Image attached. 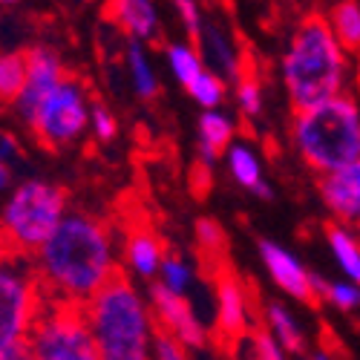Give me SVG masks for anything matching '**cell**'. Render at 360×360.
I'll return each mask as SVG.
<instances>
[{
  "label": "cell",
  "mask_w": 360,
  "mask_h": 360,
  "mask_svg": "<svg viewBox=\"0 0 360 360\" xmlns=\"http://www.w3.org/2000/svg\"><path fill=\"white\" fill-rule=\"evenodd\" d=\"M89 124H93V133L98 141H112L115 133H118V124H115V118L107 107L101 104H93V110H89Z\"/></svg>",
  "instance_id": "4dcf8cb0"
},
{
  "label": "cell",
  "mask_w": 360,
  "mask_h": 360,
  "mask_svg": "<svg viewBox=\"0 0 360 360\" xmlns=\"http://www.w3.org/2000/svg\"><path fill=\"white\" fill-rule=\"evenodd\" d=\"M153 360H191V357H188L185 346H179L173 338L156 332V338H153Z\"/></svg>",
  "instance_id": "d6a6232c"
},
{
  "label": "cell",
  "mask_w": 360,
  "mask_h": 360,
  "mask_svg": "<svg viewBox=\"0 0 360 360\" xmlns=\"http://www.w3.org/2000/svg\"><path fill=\"white\" fill-rule=\"evenodd\" d=\"M283 81L294 112L320 107L343 93L346 52L320 12L306 15L294 29L283 55Z\"/></svg>",
  "instance_id": "7a4b0ae2"
},
{
  "label": "cell",
  "mask_w": 360,
  "mask_h": 360,
  "mask_svg": "<svg viewBox=\"0 0 360 360\" xmlns=\"http://www.w3.org/2000/svg\"><path fill=\"white\" fill-rule=\"evenodd\" d=\"M328 26L346 55H360V4L354 0L335 4L328 12Z\"/></svg>",
  "instance_id": "d6986e66"
},
{
  "label": "cell",
  "mask_w": 360,
  "mask_h": 360,
  "mask_svg": "<svg viewBox=\"0 0 360 360\" xmlns=\"http://www.w3.org/2000/svg\"><path fill=\"white\" fill-rule=\"evenodd\" d=\"M35 257L41 285L61 294V303L78 306H86L118 268L107 222L81 211L67 214Z\"/></svg>",
  "instance_id": "6da1fadb"
},
{
  "label": "cell",
  "mask_w": 360,
  "mask_h": 360,
  "mask_svg": "<svg viewBox=\"0 0 360 360\" xmlns=\"http://www.w3.org/2000/svg\"><path fill=\"white\" fill-rule=\"evenodd\" d=\"M67 217V191L41 179L18 185L0 214V245L38 254Z\"/></svg>",
  "instance_id": "5b68a950"
},
{
  "label": "cell",
  "mask_w": 360,
  "mask_h": 360,
  "mask_svg": "<svg viewBox=\"0 0 360 360\" xmlns=\"http://www.w3.org/2000/svg\"><path fill=\"white\" fill-rule=\"evenodd\" d=\"M127 70H130V78H133V86H136V96L150 101L159 96V78L153 72V64H150V58L144 52V46L139 41H130L127 44Z\"/></svg>",
  "instance_id": "7402d4cb"
},
{
  "label": "cell",
  "mask_w": 360,
  "mask_h": 360,
  "mask_svg": "<svg viewBox=\"0 0 360 360\" xmlns=\"http://www.w3.org/2000/svg\"><path fill=\"white\" fill-rule=\"evenodd\" d=\"M323 300L335 303L340 311H354V309H360V285H354V283H332V280H328V288H326Z\"/></svg>",
  "instance_id": "f1b7e54d"
},
{
  "label": "cell",
  "mask_w": 360,
  "mask_h": 360,
  "mask_svg": "<svg viewBox=\"0 0 360 360\" xmlns=\"http://www.w3.org/2000/svg\"><path fill=\"white\" fill-rule=\"evenodd\" d=\"M0 360H35V357H32V346H29V340H20V343L0 349Z\"/></svg>",
  "instance_id": "e575fe53"
},
{
  "label": "cell",
  "mask_w": 360,
  "mask_h": 360,
  "mask_svg": "<svg viewBox=\"0 0 360 360\" xmlns=\"http://www.w3.org/2000/svg\"><path fill=\"white\" fill-rule=\"evenodd\" d=\"M257 248H259V259L265 265L268 277L274 280V285L280 291H285L291 300L306 303V306H317L320 303V297L314 294V285H311V271L288 248L271 243V239H259Z\"/></svg>",
  "instance_id": "8fae6325"
},
{
  "label": "cell",
  "mask_w": 360,
  "mask_h": 360,
  "mask_svg": "<svg viewBox=\"0 0 360 360\" xmlns=\"http://www.w3.org/2000/svg\"><path fill=\"white\" fill-rule=\"evenodd\" d=\"M311 360H335V357H332V354H328V352H317V354H314Z\"/></svg>",
  "instance_id": "8d00e7d4"
},
{
  "label": "cell",
  "mask_w": 360,
  "mask_h": 360,
  "mask_svg": "<svg viewBox=\"0 0 360 360\" xmlns=\"http://www.w3.org/2000/svg\"><path fill=\"white\" fill-rule=\"evenodd\" d=\"M354 78H357V89H360V55H357V75Z\"/></svg>",
  "instance_id": "74e56055"
},
{
  "label": "cell",
  "mask_w": 360,
  "mask_h": 360,
  "mask_svg": "<svg viewBox=\"0 0 360 360\" xmlns=\"http://www.w3.org/2000/svg\"><path fill=\"white\" fill-rule=\"evenodd\" d=\"M188 93L193 96V101L199 104V107H205V112H211V110H217L219 107V101L225 98V81L217 75V72H202L196 81H193V86L188 89Z\"/></svg>",
  "instance_id": "4316f807"
},
{
  "label": "cell",
  "mask_w": 360,
  "mask_h": 360,
  "mask_svg": "<svg viewBox=\"0 0 360 360\" xmlns=\"http://www.w3.org/2000/svg\"><path fill=\"white\" fill-rule=\"evenodd\" d=\"M225 156H228V170H231L233 182H236L239 188L257 193V196L265 199V202L274 199V191H271V185L265 182L262 167H259V159L254 156L251 147H245V144H231V150H228Z\"/></svg>",
  "instance_id": "ac0fdd59"
},
{
  "label": "cell",
  "mask_w": 360,
  "mask_h": 360,
  "mask_svg": "<svg viewBox=\"0 0 360 360\" xmlns=\"http://www.w3.org/2000/svg\"><path fill=\"white\" fill-rule=\"evenodd\" d=\"M199 46L205 49V58H207V61H211V64L219 70V78H222V81H231V84H239V81H243V67H239V55H236L233 44L228 41V35L222 32L219 26L205 23V26H202Z\"/></svg>",
  "instance_id": "e0dca14e"
},
{
  "label": "cell",
  "mask_w": 360,
  "mask_h": 360,
  "mask_svg": "<svg viewBox=\"0 0 360 360\" xmlns=\"http://www.w3.org/2000/svg\"><path fill=\"white\" fill-rule=\"evenodd\" d=\"M150 314H153L156 332L173 338L185 349H202L205 346V328L199 317L193 314L185 297L167 291L162 283L150 285Z\"/></svg>",
  "instance_id": "30bf717a"
},
{
  "label": "cell",
  "mask_w": 360,
  "mask_h": 360,
  "mask_svg": "<svg viewBox=\"0 0 360 360\" xmlns=\"http://www.w3.org/2000/svg\"><path fill=\"white\" fill-rule=\"evenodd\" d=\"M196 245H199V251L214 262V268L217 265H225V254H228V236H225V231H222V225L217 222V219H207V217H202L199 222H196Z\"/></svg>",
  "instance_id": "484cf974"
},
{
  "label": "cell",
  "mask_w": 360,
  "mask_h": 360,
  "mask_svg": "<svg viewBox=\"0 0 360 360\" xmlns=\"http://www.w3.org/2000/svg\"><path fill=\"white\" fill-rule=\"evenodd\" d=\"M29 346L35 360H101L86 323V309L78 303H58L41 314L29 335Z\"/></svg>",
  "instance_id": "8992f818"
},
{
  "label": "cell",
  "mask_w": 360,
  "mask_h": 360,
  "mask_svg": "<svg viewBox=\"0 0 360 360\" xmlns=\"http://www.w3.org/2000/svg\"><path fill=\"white\" fill-rule=\"evenodd\" d=\"M64 81H67V72H64V64L55 49H49V46L26 49V84H23L20 98L15 101V115L29 130L35 127L41 107L49 101V96Z\"/></svg>",
  "instance_id": "9c48e42d"
},
{
  "label": "cell",
  "mask_w": 360,
  "mask_h": 360,
  "mask_svg": "<svg viewBox=\"0 0 360 360\" xmlns=\"http://www.w3.org/2000/svg\"><path fill=\"white\" fill-rule=\"evenodd\" d=\"M236 98H239V110L245 115H259L262 110V89L257 84V78L243 75V81L236 84Z\"/></svg>",
  "instance_id": "f546056e"
},
{
  "label": "cell",
  "mask_w": 360,
  "mask_h": 360,
  "mask_svg": "<svg viewBox=\"0 0 360 360\" xmlns=\"http://www.w3.org/2000/svg\"><path fill=\"white\" fill-rule=\"evenodd\" d=\"M231 360H285L283 346L271 338V332H248L233 343Z\"/></svg>",
  "instance_id": "d4e9b609"
},
{
  "label": "cell",
  "mask_w": 360,
  "mask_h": 360,
  "mask_svg": "<svg viewBox=\"0 0 360 360\" xmlns=\"http://www.w3.org/2000/svg\"><path fill=\"white\" fill-rule=\"evenodd\" d=\"M107 18L130 35V41H150L159 32V12L147 0H118L107 6Z\"/></svg>",
  "instance_id": "5bb4252c"
},
{
  "label": "cell",
  "mask_w": 360,
  "mask_h": 360,
  "mask_svg": "<svg viewBox=\"0 0 360 360\" xmlns=\"http://www.w3.org/2000/svg\"><path fill=\"white\" fill-rule=\"evenodd\" d=\"M41 280L18 271L9 259H0V349L29 340L41 317L38 294Z\"/></svg>",
  "instance_id": "ba28073f"
},
{
  "label": "cell",
  "mask_w": 360,
  "mask_h": 360,
  "mask_svg": "<svg viewBox=\"0 0 360 360\" xmlns=\"http://www.w3.org/2000/svg\"><path fill=\"white\" fill-rule=\"evenodd\" d=\"M291 139L303 162L328 176L360 159V101L349 93L294 112Z\"/></svg>",
  "instance_id": "277c9868"
},
{
  "label": "cell",
  "mask_w": 360,
  "mask_h": 360,
  "mask_svg": "<svg viewBox=\"0 0 360 360\" xmlns=\"http://www.w3.org/2000/svg\"><path fill=\"white\" fill-rule=\"evenodd\" d=\"M326 239L332 245V254L340 265V271L354 283L360 285V243L343 228V225H326Z\"/></svg>",
  "instance_id": "ffe728a7"
},
{
  "label": "cell",
  "mask_w": 360,
  "mask_h": 360,
  "mask_svg": "<svg viewBox=\"0 0 360 360\" xmlns=\"http://www.w3.org/2000/svg\"><path fill=\"white\" fill-rule=\"evenodd\" d=\"M165 55H167V64H170L173 75L179 78V84H182L185 89H191L193 81L205 72V58L191 44H170L165 49Z\"/></svg>",
  "instance_id": "cb8c5ba5"
},
{
  "label": "cell",
  "mask_w": 360,
  "mask_h": 360,
  "mask_svg": "<svg viewBox=\"0 0 360 360\" xmlns=\"http://www.w3.org/2000/svg\"><path fill=\"white\" fill-rule=\"evenodd\" d=\"M162 285L167 288V291H173V294H179V297H185V291H188V285H191V277H193V271H191V265L185 262V259H179V257H173V254H167L165 257V262H162Z\"/></svg>",
  "instance_id": "83f0119b"
},
{
  "label": "cell",
  "mask_w": 360,
  "mask_h": 360,
  "mask_svg": "<svg viewBox=\"0 0 360 360\" xmlns=\"http://www.w3.org/2000/svg\"><path fill=\"white\" fill-rule=\"evenodd\" d=\"M231 141H233V122L219 112V110H211V112H202L199 115V162L205 167H211L219 156H225L231 150Z\"/></svg>",
  "instance_id": "9a60e30c"
},
{
  "label": "cell",
  "mask_w": 360,
  "mask_h": 360,
  "mask_svg": "<svg viewBox=\"0 0 360 360\" xmlns=\"http://www.w3.org/2000/svg\"><path fill=\"white\" fill-rule=\"evenodd\" d=\"M26 84V52H0V104L15 107Z\"/></svg>",
  "instance_id": "603a6c76"
},
{
  "label": "cell",
  "mask_w": 360,
  "mask_h": 360,
  "mask_svg": "<svg viewBox=\"0 0 360 360\" xmlns=\"http://www.w3.org/2000/svg\"><path fill=\"white\" fill-rule=\"evenodd\" d=\"M84 309L101 360H150L156 338L153 314L122 268H115Z\"/></svg>",
  "instance_id": "3957f363"
},
{
  "label": "cell",
  "mask_w": 360,
  "mask_h": 360,
  "mask_svg": "<svg viewBox=\"0 0 360 360\" xmlns=\"http://www.w3.org/2000/svg\"><path fill=\"white\" fill-rule=\"evenodd\" d=\"M176 9H179V15H182V23H185V29H188L191 41L199 44V38H202V26H205V20H202V15H199V6L193 4V0H179Z\"/></svg>",
  "instance_id": "1f68e13d"
},
{
  "label": "cell",
  "mask_w": 360,
  "mask_h": 360,
  "mask_svg": "<svg viewBox=\"0 0 360 360\" xmlns=\"http://www.w3.org/2000/svg\"><path fill=\"white\" fill-rule=\"evenodd\" d=\"M89 107L86 104V93L84 86L67 75V81L49 96V101L41 107L38 118H35V139L44 150H61L70 147L72 141H78L84 136V130L89 127Z\"/></svg>",
  "instance_id": "52a82bcc"
},
{
  "label": "cell",
  "mask_w": 360,
  "mask_h": 360,
  "mask_svg": "<svg viewBox=\"0 0 360 360\" xmlns=\"http://www.w3.org/2000/svg\"><path fill=\"white\" fill-rule=\"evenodd\" d=\"M165 245L162 239L150 231V228H136L127 233V265L144 280L156 277L162 271V262H165Z\"/></svg>",
  "instance_id": "2e32d148"
},
{
  "label": "cell",
  "mask_w": 360,
  "mask_h": 360,
  "mask_svg": "<svg viewBox=\"0 0 360 360\" xmlns=\"http://www.w3.org/2000/svg\"><path fill=\"white\" fill-rule=\"evenodd\" d=\"M9 185V167L4 165V162H0V191H4Z\"/></svg>",
  "instance_id": "d590c367"
},
{
  "label": "cell",
  "mask_w": 360,
  "mask_h": 360,
  "mask_svg": "<svg viewBox=\"0 0 360 360\" xmlns=\"http://www.w3.org/2000/svg\"><path fill=\"white\" fill-rule=\"evenodd\" d=\"M265 323H268V332H271V338L283 346V352H294V354L303 352V346H306L303 332H300L294 314L283 303H268L265 306Z\"/></svg>",
  "instance_id": "44dd1931"
},
{
  "label": "cell",
  "mask_w": 360,
  "mask_h": 360,
  "mask_svg": "<svg viewBox=\"0 0 360 360\" xmlns=\"http://www.w3.org/2000/svg\"><path fill=\"white\" fill-rule=\"evenodd\" d=\"M217 297H219L217 328L225 338V343H236L239 338L248 335V306H245V288L239 283V277L228 268V262L219 265Z\"/></svg>",
  "instance_id": "7c38bea8"
},
{
  "label": "cell",
  "mask_w": 360,
  "mask_h": 360,
  "mask_svg": "<svg viewBox=\"0 0 360 360\" xmlns=\"http://www.w3.org/2000/svg\"><path fill=\"white\" fill-rule=\"evenodd\" d=\"M0 162H12V165H18L20 162V147H18V141L9 136V133H0Z\"/></svg>",
  "instance_id": "836d02e7"
},
{
  "label": "cell",
  "mask_w": 360,
  "mask_h": 360,
  "mask_svg": "<svg viewBox=\"0 0 360 360\" xmlns=\"http://www.w3.org/2000/svg\"><path fill=\"white\" fill-rule=\"evenodd\" d=\"M317 191L323 205L340 222H360V159L346 165L343 170L320 176Z\"/></svg>",
  "instance_id": "4fadbf2b"
}]
</instances>
